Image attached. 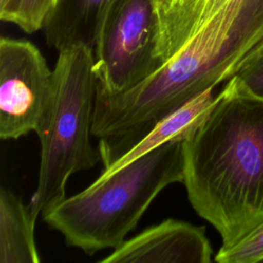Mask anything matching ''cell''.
Wrapping results in <instances>:
<instances>
[{"instance_id": "obj_2", "label": "cell", "mask_w": 263, "mask_h": 263, "mask_svg": "<svg viewBox=\"0 0 263 263\" xmlns=\"http://www.w3.org/2000/svg\"><path fill=\"white\" fill-rule=\"evenodd\" d=\"M188 200L229 248L263 222V100L227 80L183 141Z\"/></svg>"}, {"instance_id": "obj_16", "label": "cell", "mask_w": 263, "mask_h": 263, "mask_svg": "<svg viewBox=\"0 0 263 263\" xmlns=\"http://www.w3.org/2000/svg\"><path fill=\"white\" fill-rule=\"evenodd\" d=\"M164 1H167V0H153L154 4H156V3H160V2H164Z\"/></svg>"}, {"instance_id": "obj_11", "label": "cell", "mask_w": 263, "mask_h": 263, "mask_svg": "<svg viewBox=\"0 0 263 263\" xmlns=\"http://www.w3.org/2000/svg\"><path fill=\"white\" fill-rule=\"evenodd\" d=\"M36 217L29 204L11 190L0 189V262L40 263L34 228Z\"/></svg>"}, {"instance_id": "obj_14", "label": "cell", "mask_w": 263, "mask_h": 263, "mask_svg": "<svg viewBox=\"0 0 263 263\" xmlns=\"http://www.w3.org/2000/svg\"><path fill=\"white\" fill-rule=\"evenodd\" d=\"M231 78L248 92L263 100V43L242 61Z\"/></svg>"}, {"instance_id": "obj_15", "label": "cell", "mask_w": 263, "mask_h": 263, "mask_svg": "<svg viewBox=\"0 0 263 263\" xmlns=\"http://www.w3.org/2000/svg\"><path fill=\"white\" fill-rule=\"evenodd\" d=\"M7 1H9V0H0V7H2Z\"/></svg>"}, {"instance_id": "obj_13", "label": "cell", "mask_w": 263, "mask_h": 263, "mask_svg": "<svg viewBox=\"0 0 263 263\" xmlns=\"http://www.w3.org/2000/svg\"><path fill=\"white\" fill-rule=\"evenodd\" d=\"M219 263L263 262V222L229 248H220L215 256Z\"/></svg>"}, {"instance_id": "obj_12", "label": "cell", "mask_w": 263, "mask_h": 263, "mask_svg": "<svg viewBox=\"0 0 263 263\" xmlns=\"http://www.w3.org/2000/svg\"><path fill=\"white\" fill-rule=\"evenodd\" d=\"M58 0H9L0 7V18L28 34L43 29Z\"/></svg>"}, {"instance_id": "obj_9", "label": "cell", "mask_w": 263, "mask_h": 263, "mask_svg": "<svg viewBox=\"0 0 263 263\" xmlns=\"http://www.w3.org/2000/svg\"><path fill=\"white\" fill-rule=\"evenodd\" d=\"M214 88L196 96L174 112L161 118L126 153L103 170L96 181H102L149 151L172 141H185L199 126L216 101Z\"/></svg>"}, {"instance_id": "obj_6", "label": "cell", "mask_w": 263, "mask_h": 263, "mask_svg": "<svg viewBox=\"0 0 263 263\" xmlns=\"http://www.w3.org/2000/svg\"><path fill=\"white\" fill-rule=\"evenodd\" d=\"M54 102V76L39 48L23 39H0V138L41 136Z\"/></svg>"}, {"instance_id": "obj_10", "label": "cell", "mask_w": 263, "mask_h": 263, "mask_svg": "<svg viewBox=\"0 0 263 263\" xmlns=\"http://www.w3.org/2000/svg\"><path fill=\"white\" fill-rule=\"evenodd\" d=\"M232 0H167L154 4L158 23L157 54L162 64Z\"/></svg>"}, {"instance_id": "obj_4", "label": "cell", "mask_w": 263, "mask_h": 263, "mask_svg": "<svg viewBox=\"0 0 263 263\" xmlns=\"http://www.w3.org/2000/svg\"><path fill=\"white\" fill-rule=\"evenodd\" d=\"M53 76V108L45 132L38 137V182L29 202L36 218L66 198L71 175L101 160L90 141L97 97L93 49L74 45L60 50Z\"/></svg>"}, {"instance_id": "obj_8", "label": "cell", "mask_w": 263, "mask_h": 263, "mask_svg": "<svg viewBox=\"0 0 263 263\" xmlns=\"http://www.w3.org/2000/svg\"><path fill=\"white\" fill-rule=\"evenodd\" d=\"M114 0H58L43 27L46 43L63 50L74 45L95 49Z\"/></svg>"}, {"instance_id": "obj_5", "label": "cell", "mask_w": 263, "mask_h": 263, "mask_svg": "<svg viewBox=\"0 0 263 263\" xmlns=\"http://www.w3.org/2000/svg\"><path fill=\"white\" fill-rule=\"evenodd\" d=\"M157 42L153 0H114L93 49L97 92L123 93L155 73Z\"/></svg>"}, {"instance_id": "obj_1", "label": "cell", "mask_w": 263, "mask_h": 263, "mask_svg": "<svg viewBox=\"0 0 263 263\" xmlns=\"http://www.w3.org/2000/svg\"><path fill=\"white\" fill-rule=\"evenodd\" d=\"M263 43V0H232L155 73L119 95L97 92L92 136L104 167L138 143L161 118L229 80Z\"/></svg>"}, {"instance_id": "obj_3", "label": "cell", "mask_w": 263, "mask_h": 263, "mask_svg": "<svg viewBox=\"0 0 263 263\" xmlns=\"http://www.w3.org/2000/svg\"><path fill=\"white\" fill-rule=\"evenodd\" d=\"M183 141H172L93 181L42 214L69 246L87 255L116 249L134 230L154 198L183 182Z\"/></svg>"}, {"instance_id": "obj_7", "label": "cell", "mask_w": 263, "mask_h": 263, "mask_svg": "<svg viewBox=\"0 0 263 263\" xmlns=\"http://www.w3.org/2000/svg\"><path fill=\"white\" fill-rule=\"evenodd\" d=\"M213 249L203 226L165 219L102 259V263H210Z\"/></svg>"}]
</instances>
